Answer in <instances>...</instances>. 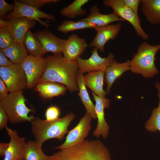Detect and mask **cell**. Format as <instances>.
<instances>
[{
    "label": "cell",
    "instance_id": "27",
    "mask_svg": "<svg viewBox=\"0 0 160 160\" xmlns=\"http://www.w3.org/2000/svg\"><path fill=\"white\" fill-rule=\"evenodd\" d=\"M89 1V0H75L69 5L62 8L60 14L63 16L71 19L84 15L87 11L85 9H83L82 7Z\"/></svg>",
    "mask_w": 160,
    "mask_h": 160
},
{
    "label": "cell",
    "instance_id": "35",
    "mask_svg": "<svg viewBox=\"0 0 160 160\" xmlns=\"http://www.w3.org/2000/svg\"><path fill=\"white\" fill-rule=\"evenodd\" d=\"M9 121L8 117L3 109L0 107V130H2L7 126Z\"/></svg>",
    "mask_w": 160,
    "mask_h": 160
},
{
    "label": "cell",
    "instance_id": "16",
    "mask_svg": "<svg viewBox=\"0 0 160 160\" xmlns=\"http://www.w3.org/2000/svg\"><path fill=\"white\" fill-rule=\"evenodd\" d=\"M87 46L85 39L80 38L76 34H72L67 39L63 53V56L70 60H76Z\"/></svg>",
    "mask_w": 160,
    "mask_h": 160
},
{
    "label": "cell",
    "instance_id": "26",
    "mask_svg": "<svg viewBox=\"0 0 160 160\" xmlns=\"http://www.w3.org/2000/svg\"><path fill=\"white\" fill-rule=\"evenodd\" d=\"M13 63L20 64L28 55L24 46L16 42L15 44L4 49H0Z\"/></svg>",
    "mask_w": 160,
    "mask_h": 160
},
{
    "label": "cell",
    "instance_id": "2",
    "mask_svg": "<svg viewBox=\"0 0 160 160\" xmlns=\"http://www.w3.org/2000/svg\"><path fill=\"white\" fill-rule=\"evenodd\" d=\"M50 160H111L109 151L98 140H85L49 156Z\"/></svg>",
    "mask_w": 160,
    "mask_h": 160
},
{
    "label": "cell",
    "instance_id": "18",
    "mask_svg": "<svg viewBox=\"0 0 160 160\" xmlns=\"http://www.w3.org/2000/svg\"><path fill=\"white\" fill-rule=\"evenodd\" d=\"M104 71H99L88 73L84 76L86 86L89 88L104 102L110 104L109 99L105 98L106 92L103 89Z\"/></svg>",
    "mask_w": 160,
    "mask_h": 160
},
{
    "label": "cell",
    "instance_id": "22",
    "mask_svg": "<svg viewBox=\"0 0 160 160\" xmlns=\"http://www.w3.org/2000/svg\"><path fill=\"white\" fill-rule=\"evenodd\" d=\"M141 11L150 24H160V0H141Z\"/></svg>",
    "mask_w": 160,
    "mask_h": 160
},
{
    "label": "cell",
    "instance_id": "11",
    "mask_svg": "<svg viewBox=\"0 0 160 160\" xmlns=\"http://www.w3.org/2000/svg\"><path fill=\"white\" fill-rule=\"evenodd\" d=\"M98 49L94 48L91 52L92 55L88 59H84L80 57L76 60L79 71L84 73L99 71H105L114 60V55L111 53L107 57L102 58L98 55Z\"/></svg>",
    "mask_w": 160,
    "mask_h": 160
},
{
    "label": "cell",
    "instance_id": "34",
    "mask_svg": "<svg viewBox=\"0 0 160 160\" xmlns=\"http://www.w3.org/2000/svg\"><path fill=\"white\" fill-rule=\"evenodd\" d=\"M124 3L135 14L138 15V7L141 0H122Z\"/></svg>",
    "mask_w": 160,
    "mask_h": 160
},
{
    "label": "cell",
    "instance_id": "3",
    "mask_svg": "<svg viewBox=\"0 0 160 160\" xmlns=\"http://www.w3.org/2000/svg\"><path fill=\"white\" fill-rule=\"evenodd\" d=\"M75 117L72 112L51 121L35 117L31 123V130L35 141L42 145L45 141L50 139L63 140L65 135L68 133V126Z\"/></svg>",
    "mask_w": 160,
    "mask_h": 160
},
{
    "label": "cell",
    "instance_id": "39",
    "mask_svg": "<svg viewBox=\"0 0 160 160\" xmlns=\"http://www.w3.org/2000/svg\"><path fill=\"white\" fill-rule=\"evenodd\" d=\"M9 20H0V28L9 27Z\"/></svg>",
    "mask_w": 160,
    "mask_h": 160
},
{
    "label": "cell",
    "instance_id": "36",
    "mask_svg": "<svg viewBox=\"0 0 160 160\" xmlns=\"http://www.w3.org/2000/svg\"><path fill=\"white\" fill-rule=\"evenodd\" d=\"M9 92L6 84L0 78V101L4 99L8 95Z\"/></svg>",
    "mask_w": 160,
    "mask_h": 160
},
{
    "label": "cell",
    "instance_id": "20",
    "mask_svg": "<svg viewBox=\"0 0 160 160\" xmlns=\"http://www.w3.org/2000/svg\"><path fill=\"white\" fill-rule=\"evenodd\" d=\"M130 61L119 63L114 60L110 65L105 71V81L107 84L106 92H110L112 86L115 81L124 72L130 70Z\"/></svg>",
    "mask_w": 160,
    "mask_h": 160
},
{
    "label": "cell",
    "instance_id": "17",
    "mask_svg": "<svg viewBox=\"0 0 160 160\" xmlns=\"http://www.w3.org/2000/svg\"><path fill=\"white\" fill-rule=\"evenodd\" d=\"M8 28L15 38L16 41L24 45L23 40L28 31L33 28L35 20L24 17H18L9 20Z\"/></svg>",
    "mask_w": 160,
    "mask_h": 160
},
{
    "label": "cell",
    "instance_id": "10",
    "mask_svg": "<svg viewBox=\"0 0 160 160\" xmlns=\"http://www.w3.org/2000/svg\"><path fill=\"white\" fill-rule=\"evenodd\" d=\"M92 119L90 115L86 112L75 127L69 131L64 142L53 148L60 149L67 148L85 140L92 128L91 122Z\"/></svg>",
    "mask_w": 160,
    "mask_h": 160
},
{
    "label": "cell",
    "instance_id": "23",
    "mask_svg": "<svg viewBox=\"0 0 160 160\" xmlns=\"http://www.w3.org/2000/svg\"><path fill=\"white\" fill-rule=\"evenodd\" d=\"M84 77L83 73L79 71L77 79L79 91L78 95L86 109L87 113L90 115L92 119H97L95 105L90 100L86 89Z\"/></svg>",
    "mask_w": 160,
    "mask_h": 160
},
{
    "label": "cell",
    "instance_id": "19",
    "mask_svg": "<svg viewBox=\"0 0 160 160\" xmlns=\"http://www.w3.org/2000/svg\"><path fill=\"white\" fill-rule=\"evenodd\" d=\"M92 24L98 27H102L117 21H125L113 14H104L100 12L97 6H93L90 9V13L86 18L80 20Z\"/></svg>",
    "mask_w": 160,
    "mask_h": 160
},
{
    "label": "cell",
    "instance_id": "5",
    "mask_svg": "<svg viewBox=\"0 0 160 160\" xmlns=\"http://www.w3.org/2000/svg\"><path fill=\"white\" fill-rule=\"evenodd\" d=\"M23 91L9 92L4 99L0 101V107L5 111L10 123L17 124L19 123L30 122L34 118L29 114L33 110L28 107Z\"/></svg>",
    "mask_w": 160,
    "mask_h": 160
},
{
    "label": "cell",
    "instance_id": "9",
    "mask_svg": "<svg viewBox=\"0 0 160 160\" xmlns=\"http://www.w3.org/2000/svg\"><path fill=\"white\" fill-rule=\"evenodd\" d=\"M27 77V87L31 89L39 83L46 69V58L28 55L20 63Z\"/></svg>",
    "mask_w": 160,
    "mask_h": 160
},
{
    "label": "cell",
    "instance_id": "6",
    "mask_svg": "<svg viewBox=\"0 0 160 160\" xmlns=\"http://www.w3.org/2000/svg\"><path fill=\"white\" fill-rule=\"evenodd\" d=\"M0 77L9 92L23 91L27 88L26 76L20 64L0 67Z\"/></svg>",
    "mask_w": 160,
    "mask_h": 160
},
{
    "label": "cell",
    "instance_id": "37",
    "mask_svg": "<svg viewBox=\"0 0 160 160\" xmlns=\"http://www.w3.org/2000/svg\"><path fill=\"white\" fill-rule=\"evenodd\" d=\"M13 63L8 57L0 49V67H7Z\"/></svg>",
    "mask_w": 160,
    "mask_h": 160
},
{
    "label": "cell",
    "instance_id": "12",
    "mask_svg": "<svg viewBox=\"0 0 160 160\" xmlns=\"http://www.w3.org/2000/svg\"><path fill=\"white\" fill-rule=\"evenodd\" d=\"M10 138L9 147L3 160H24L26 143L24 137H20L17 131L6 126L5 127Z\"/></svg>",
    "mask_w": 160,
    "mask_h": 160
},
{
    "label": "cell",
    "instance_id": "21",
    "mask_svg": "<svg viewBox=\"0 0 160 160\" xmlns=\"http://www.w3.org/2000/svg\"><path fill=\"white\" fill-rule=\"evenodd\" d=\"M68 89L61 84L52 81H44L38 83L36 89L42 98L49 99L60 95H63Z\"/></svg>",
    "mask_w": 160,
    "mask_h": 160
},
{
    "label": "cell",
    "instance_id": "31",
    "mask_svg": "<svg viewBox=\"0 0 160 160\" xmlns=\"http://www.w3.org/2000/svg\"><path fill=\"white\" fill-rule=\"evenodd\" d=\"M60 111L59 108L56 106H51L46 110L45 113L46 120L51 121L59 118Z\"/></svg>",
    "mask_w": 160,
    "mask_h": 160
},
{
    "label": "cell",
    "instance_id": "24",
    "mask_svg": "<svg viewBox=\"0 0 160 160\" xmlns=\"http://www.w3.org/2000/svg\"><path fill=\"white\" fill-rule=\"evenodd\" d=\"M23 44L29 55L37 57H42L45 53L42 44L29 29L24 37Z\"/></svg>",
    "mask_w": 160,
    "mask_h": 160
},
{
    "label": "cell",
    "instance_id": "25",
    "mask_svg": "<svg viewBox=\"0 0 160 160\" xmlns=\"http://www.w3.org/2000/svg\"><path fill=\"white\" fill-rule=\"evenodd\" d=\"M42 145L33 140H29L26 143L24 160H50L49 156L43 152Z\"/></svg>",
    "mask_w": 160,
    "mask_h": 160
},
{
    "label": "cell",
    "instance_id": "1",
    "mask_svg": "<svg viewBox=\"0 0 160 160\" xmlns=\"http://www.w3.org/2000/svg\"><path fill=\"white\" fill-rule=\"evenodd\" d=\"M46 58V67L38 83L53 82L65 86L71 92L78 91L79 67L76 60H69L62 54L49 55Z\"/></svg>",
    "mask_w": 160,
    "mask_h": 160
},
{
    "label": "cell",
    "instance_id": "4",
    "mask_svg": "<svg viewBox=\"0 0 160 160\" xmlns=\"http://www.w3.org/2000/svg\"><path fill=\"white\" fill-rule=\"evenodd\" d=\"M160 49V44L152 45L144 41L138 48L137 52L130 61L131 72L140 74L145 78H151L159 73L155 65V56Z\"/></svg>",
    "mask_w": 160,
    "mask_h": 160
},
{
    "label": "cell",
    "instance_id": "13",
    "mask_svg": "<svg viewBox=\"0 0 160 160\" xmlns=\"http://www.w3.org/2000/svg\"><path fill=\"white\" fill-rule=\"evenodd\" d=\"M34 34L42 44L45 53L51 52L53 55L63 54L67 39L58 38L47 29L37 31Z\"/></svg>",
    "mask_w": 160,
    "mask_h": 160
},
{
    "label": "cell",
    "instance_id": "38",
    "mask_svg": "<svg viewBox=\"0 0 160 160\" xmlns=\"http://www.w3.org/2000/svg\"><path fill=\"white\" fill-rule=\"evenodd\" d=\"M9 143H0V155L2 157H4L9 146Z\"/></svg>",
    "mask_w": 160,
    "mask_h": 160
},
{
    "label": "cell",
    "instance_id": "29",
    "mask_svg": "<svg viewBox=\"0 0 160 160\" xmlns=\"http://www.w3.org/2000/svg\"><path fill=\"white\" fill-rule=\"evenodd\" d=\"M98 27L92 24L80 20L77 22L65 20L58 26L57 30L63 33H66L72 31L86 28H93L95 29Z\"/></svg>",
    "mask_w": 160,
    "mask_h": 160
},
{
    "label": "cell",
    "instance_id": "33",
    "mask_svg": "<svg viewBox=\"0 0 160 160\" xmlns=\"http://www.w3.org/2000/svg\"><path fill=\"white\" fill-rule=\"evenodd\" d=\"M15 7L14 3L10 4L4 0H0V20H4L6 14L8 12H12Z\"/></svg>",
    "mask_w": 160,
    "mask_h": 160
},
{
    "label": "cell",
    "instance_id": "14",
    "mask_svg": "<svg viewBox=\"0 0 160 160\" xmlns=\"http://www.w3.org/2000/svg\"><path fill=\"white\" fill-rule=\"evenodd\" d=\"M122 27L121 23L108 25L98 27L95 29L96 35L89 45L102 52H105L104 46L108 41L115 39L119 34Z\"/></svg>",
    "mask_w": 160,
    "mask_h": 160
},
{
    "label": "cell",
    "instance_id": "8",
    "mask_svg": "<svg viewBox=\"0 0 160 160\" xmlns=\"http://www.w3.org/2000/svg\"><path fill=\"white\" fill-rule=\"evenodd\" d=\"M15 7L11 13L6 15L4 20H8L18 17H24L38 22L41 25L47 28L49 25L43 21L41 18H46L53 21L56 20L52 14L44 12L39 9L20 2L19 0H14Z\"/></svg>",
    "mask_w": 160,
    "mask_h": 160
},
{
    "label": "cell",
    "instance_id": "7",
    "mask_svg": "<svg viewBox=\"0 0 160 160\" xmlns=\"http://www.w3.org/2000/svg\"><path fill=\"white\" fill-rule=\"evenodd\" d=\"M103 4L105 7L111 8L115 15L130 23L139 37L143 40L149 38L141 25V22L138 15L127 7L122 0H104Z\"/></svg>",
    "mask_w": 160,
    "mask_h": 160
},
{
    "label": "cell",
    "instance_id": "32",
    "mask_svg": "<svg viewBox=\"0 0 160 160\" xmlns=\"http://www.w3.org/2000/svg\"><path fill=\"white\" fill-rule=\"evenodd\" d=\"M21 3L39 9L45 4L58 2V0H20Z\"/></svg>",
    "mask_w": 160,
    "mask_h": 160
},
{
    "label": "cell",
    "instance_id": "30",
    "mask_svg": "<svg viewBox=\"0 0 160 160\" xmlns=\"http://www.w3.org/2000/svg\"><path fill=\"white\" fill-rule=\"evenodd\" d=\"M16 42L8 27L0 28V49H4Z\"/></svg>",
    "mask_w": 160,
    "mask_h": 160
},
{
    "label": "cell",
    "instance_id": "15",
    "mask_svg": "<svg viewBox=\"0 0 160 160\" xmlns=\"http://www.w3.org/2000/svg\"><path fill=\"white\" fill-rule=\"evenodd\" d=\"M92 94L95 102V111L97 119V124L93 135L97 138L102 136L105 139L109 134V127L105 118L104 109L108 108L110 104L103 102L93 92H92Z\"/></svg>",
    "mask_w": 160,
    "mask_h": 160
},
{
    "label": "cell",
    "instance_id": "28",
    "mask_svg": "<svg viewBox=\"0 0 160 160\" xmlns=\"http://www.w3.org/2000/svg\"><path fill=\"white\" fill-rule=\"evenodd\" d=\"M155 87L158 91V95L159 97V103L158 107L154 108L151 116L147 121L145 127L147 130L152 132H160V84L158 82Z\"/></svg>",
    "mask_w": 160,
    "mask_h": 160
}]
</instances>
